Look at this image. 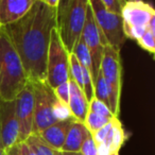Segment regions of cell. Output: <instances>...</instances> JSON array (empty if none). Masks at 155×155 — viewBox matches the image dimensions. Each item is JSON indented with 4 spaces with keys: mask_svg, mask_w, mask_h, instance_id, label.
Returning <instances> with one entry per match:
<instances>
[{
    "mask_svg": "<svg viewBox=\"0 0 155 155\" xmlns=\"http://www.w3.org/2000/svg\"><path fill=\"white\" fill-rule=\"evenodd\" d=\"M69 53L61 39L58 29L54 28L50 35L46 62V83L52 89L68 82L70 78Z\"/></svg>",
    "mask_w": 155,
    "mask_h": 155,
    "instance_id": "3",
    "label": "cell"
},
{
    "mask_svg": "<svg viewBox=\"0 0 155 155\" xmlns=\"http://www.w3.org/2000/svg\"><path fill=\"white\" fill-rule=\"evenodd\" d=\"M20 58L29 82L46 81L50 35L56 28V9L36 0L17 21L2 27Z\"/></svg>",
    "mask_w": 155,
    "mask_h": 155,
    "instance_id": "1",
    "label": "cell"
},
{
    "mask_svg": "<svg viewBox=\"0 0 155 155\" xmlns=\"http://www.w3.org/2000/svg\"><path fill=\"white\" fill-rule=\"evenodd\" d=\"M0 138L5 151L19 142V125L15 110V100L0 99Z\"/></svg>",
    "mask_w": 155,
    "mask_h": 155,
    "instance_id": "11",
    "label": "cell"
},
{
    "mask_svg": "<svg viewBox=\"0 0 155 155\" xmlns=\"http://www.w3.org/2000/svg\"><path fill=\"white\" fill-rule=\"evenodd\" d=\"M112 155H119V152H117V153H113Z\"/></svg>",
    "mask_w": 155,
    "mask_h": 155,
    "instance_id": "33",
    "label": "cell"
},
{
    "mask_svg": "<svg viewBox=\"0 0 155 155\" xmlns=\"http://www.w3.org/2000/svg\"><path fill=\"white\" fill-rule=\"evenodd\" d=\"M15 110L19 125V142L33 134V118H34V94L32 83L27 85L19 91L15 98Z\"/></svg>",
    "mask_w": 155,
    "mask_h": 155,
    "instance_id": "10",
    "label": "cell"
},
{
    "mask_svg": "<svg viewBox=\"0 0 155 155\" xmlns=\"http://www.w3.org/2000/svg\"><path fill=\"white\" fill-rule=\"evenodd\" d=\"M100 71L103 75L108 88L110 110L115 117H118L120 108V96L122 87V66L120 51L106 45L103 49Z\"/></svg>",
    "mask_w": 155,
    "mask_h": 155,
    "instance_id": "4",
    "label": "cell"
},
{
    "mask_svg": "<svg viewBox=\"0 0 155 155\" xmlns=\"http://www.w3.org/2000/svg\"><path fill=\"white\" fill-rule=\"evenodd\" d=\"M71 1H72V0H60V1H58V8H56V24H58V20L62 18L63 14L65 13L67 8L70 5Z\"/></svg>",
    "mask_w": 155,
    "mask_h": 155,
    "instance_id": "26",
    "label": "cell"
},
{
    "mask_svg": "<svg viewBox=\"0 0 155 155\" xmlns=\"http://www.w3.org/2000/svg\"><path fill=\"white\" fill-rule=\"evenodd\" d=\"M94 97L96 99L100 100L106 105H110V96H108V88L107 85L105 83L103 75H102L101 71L99 70L96 79L95 83H94ZM110 107V106H108Z\"/></svg>",
    "mask_w": 155,
    "mask_h": 155,
    "instance_id": "19",
    "label": "cell"
},
{
    "mask_svg": "<svg viewBox=\"0 0 155 155\" xmlns=\"http://www.w3.org/2000/svg\"><path fill=\"white\" fill-rule=\"evenodd\" d=\"M125 139H127V134H125L124 130H123L120 120L118 119V117H116L113 120L112 127H110L107 136L104 139V141L101 142V143H105L106 146L110 147L112 153H117L119 152L120 148L123 146Z\"/></svg>",
    "mask_w": 155,
    "mask_h": 155,
    "instance_id": "16",
    "label": "cell"
},
{
    "mask_svg": "<svg viewBox=\"0 0 155 155\" xmlns=\"http://www.w3.org/2000/svg\"><path fill=\"white\" fill-rule=\"evenodd\" d=\"M39 1L46 3V5H49V7L56 9V8H58V1H60V0H39Z\"/></svg>",
    "mask_w": 155,
    "mask_h": 155,
    "instance_id": "29",
    "label": "cell"
},
{
    "mask_svg": "<svg viewBox=\"0 0 155 155\" xmlns=\"http://www.w3.org/2000/svg\"><path fill=\"white\" fill-rule=\"evenodd\" d=\"M81 37H82L84 44L86 45L89 52V55H91V58L94 84L96 79H97L98 72H99L102 54H103V49L107 44H106L105 38H104L101 31H100V29L98 28L97 24H96L95 18H94L89 5L87 8L86 18H85V22L84 26H83L82 33H81Z\"/></svg>",
    "mask_w": 155,
    "mask_h": 155,
    "instance_id": "9",
    "label": "cell"
},
{
    "mask_svg": "<svg viewBox=\"0 0 155 155\" xmlns=\"http://www.w3.org/2000/svg\"><path fill=\"white\" fill-rule=\"evenodd\" d=\"M125 1L127 0H101V2L108 11L112 13L118 14V15H121V11H122Z\"/></svg>",
    "mask_w": 155,
    "mask_h": 155,
    "instance_id": "24",
    "label": "cell"
},
{
    "mask_svg": "<svg viewBox=\"0 0 155 155\" xmlns=\"http://www.w3.org/2000/svg\"><path fill=\"white\" fill-rule=\"evenodd\" d=\"M36 0H0V27H5L25 16Z\"/></svg>",
    "mask_w": 155,
    "mask_h": 155,
    "instance_id": "12",
    "label": "cell"
},
{
    "mask_svg": "<svg viewBox=\"0 0 155 155\" xmlns=\"http://www.w3.org/2000/svg\"><path fill=\"white\" fill-rule=\"evenodd\" d=\"M91 112L95 113V114H98V115H101L103 117H106V118H114V115L113 113L110 112V107H108L106 104H104L103 102H101L100 100L96 99L95 97L89 101V110Z\"/></svg>",
    "mask_w": 155,
    "mask_h": 155,
    "instance_id": "21",
    "label": "cell"
},
{
    "mask_svg": "<svg viewBox=\"0 0 155 155\" xmlns=\"http://www.w3.org/2000/svg\"><path fill=\"white\" fill-rule=\"evenodd\" d=\"M74 119H68L64 121H58L44 131L39 132L37 135L52 149L56 151L62 150V147L66 139L67 132Z\"/></svg>",
    "mask_w": 155,
    "mask_h": 155,
    "instance_id": "14",
    "label": "cell"
},
{
    "mask_svg": "<svg viewBox=\"0 0 155 155\" xmlns=\"http://www.w3.org/2000/svg\"><path fill=\"white\" fill-rule=\"evenodd\" d=\"M58 155H62V153H61V151H58Z\"/></svg>",
    "mask_w": 155,
    "mask_h": 155,
    "instance_id": "34",
    "label": "cell"
},
{
    "mask_svg": "<svg viewBox=\"0 0 155 155\" xmlns=\"http://www.w3.org/2000/svg\"><path fill=\"white\" fill-rule=\"evenodd\" d=\"M17 146H18V150H19L20 155H36L34 151L30 148V146H29L26 141L18 142Z\"/></svg>",
    "mask_w": 155,
    "mask_h": 155,
    "instance_id": "27",
    "label": "cell"
},
{
    "mask_svg": "<svg viewBox=\"0 0 155 155\" xmlns=\"http://www.w3.org/2000/svg\"><path fill=\"white\" fill-rule=\"evenodd\" d=\"M88 133L89 131L86 129L84 123L73 120L67 132L66 139L61 152H79L83 140Z\"/></svg>",
    "mask_w": 155,
    "mask_h": 155,
    "instance_id": "15",
    "label": "cell"
},
{
    "mask_svg": "<svg viewBox=\"0 0 155 155\" xmlns=\"http://www.w3.org/2000/svg\"><path fill=\"white\" fill-rule=\"evenodd\" d=\"M28 82L19 55L0 27V99L15 100Z\"/></svg>",
    "mask_w": 155,
    "mask_h": 155,
    "instance_id": "2",
    "label": "cell"
},
{
    "mask_svg": "<svg viewBox=\"0 0 155 155\" xmlns=\"http://www.w3.org/2000/svg\"><path fill=\"white\" fill-rule=\"evenodd\" d=\"M112 119L106 118V117H103V116H101V115L95 114V113L88 110V113H87L86 117H85V120L83 123H84V125L86 127V129L89 131V133L94 134V133H96L98 130L103 127L105 124H107Z\"/></svg>",
    "mask_w": 155,
    "mask_h": 155,
    "instance_id": "18",
    "label": "cell"
},
{
    "mask_svg": "<svg viewBox=\"0 0 155 155\" xmlns=\"http://www.w3.org/2000/svg\"><path fill=\"white\" fill-rule=\"evenodd\" d=\"M26 142L36 155H58V151L48 146L37 134H31L26 139Z\"/></svg>",
    "mask_w": 155,
    "mask_h": 155,
    "instance_id": "17",
    "label": "cell"
},
{
    "mask_svg": "<svg viewBox=\"0 0 155 155\" xmlns=\"http://www.w3.org/2000/svg\"><path fill=\"white\" fill-rule=\"evenodd\" d=\"M34 94V118L33 134H38L53 123L58 122L53 114V107L58 98L49 85L44 82H31Z\"/></svg>",
    "mask_w": 155,
    "mask_h": 155,
    "instance_id": "8",
    "label": "cell"
},
{
    "mask_svg": "<svg viewBox=\"0 0 155 155\" xmlns=\"http://www.w3.org/2000/svg\"><path fill=\"white\" fill-rule=\"evenodd\" d=\"M121 17L125 37L137 41L148 30L149 22L155 17V11L152 5L142 0H127Z\"/></svg>",
    "mask_w": 155,
    "mask_h": 155,
    "instance_id": "7",
    "label": "cell"
},
{
    "mask_svg": "<svg viewBox=\"0 0 155 155\" xmlns=\"http://www.w3.org/2000/svg\"><path fill=\"white\" fill-rule=\"evenodd\" d=\"M88 3L96 24L105 38L106 44L120 51L127 38L123 32L121 15L108 11L101 0H88Z\"/></svg>",
    "mask_w": 155,
    "mask_h": 155,
    "instance_id": "6",
    "label": "cell"
},
{
    "mask_svg": "<svg viewBox=\"0 0 155 155\" xmlns=\"http://www.w3.org/2000/svg\"><path fill=\"white\" fill-rule=\"evenodd\" d=\"M112 151L108 146L105 143H99L97 144V155H112Z\"/></svg>",
    "mask_w": 155,
    "mask_h": 155,
    "instance_id": "28",
    "label": "cell"
},
{
    "mask_svg": "<svg viewBox=\"0 0 155 155\" xmlns=\"http://www.w3.org/2000/svg\"><path fill=\"white\" fill-rule=\"evenodd\" d=\"M53 91H54L55 97L58 98L60 101H62L63 103L68 104V100H69V83L68 82L64 83V84H61L60 86H58L55 89H53Z\"/></svg>",
    "mask_w": 155,
    "mask_h": 155,
    "instance_id": "25",
    "label": "cell"
},
{
    "mask_svg": "<svg viewBox=\"0 0 155 155\" xmlns=\"http://www.w3.org/2000/svg\"><path fill=\"white\" fill-rule=\"evenodd\" d=\"M62 155H83L81 152H61Z\"/></svg>",
    "mask_w": 155,
    "mask_h": 155,
    "instance_id": "32",
    "label": "cell"
},
{
    "mask_svg": "<svg viewBox=\"0 0 155 155\" xmlns=\"http://www.w3.org/2000/svg\"><path fill=\"white\" fill-rule=\"evenodd\" d=\"M79 152H81L83 155H97V144L91 133L87 134L85 139L83 140Z\"/></svg>",
    "mask_w": 155,
    "mask_h": 155,
    "instance_id": "23",
    "label": "cell"
},
{
    "mask_svg": "<svg viewBox=\"0 0 155 155\" xmlns=\"http://www.w3.org/2000/svg\"><path fill=\"white\" fill-rule=\"evenodd\" d=\"M69 100L68 107L71 116L75 121L84 122L89 110V101L87 100L83 89L72 79L69 78Z\"/></svg>",
    "mask_w": 155,
    "mask_h": 155,
    "instance_id": "13",
    "label": "cell"
},
{
    "mask_svg": "<svg viewBox=\"0 0 155 155\" xmlns=\"http://www.w3.org/2000/svg\"><path fill=\"white\" fill-rule=\"evenodd\" d=\"M0 155H7V151H5V147H3L1 138H0Z\"/></svg>",
    "mask_w": 155,
    "mask_h": 155,
    "instance_id": "31",
    "label": "cell"
},
{
    "mask_svg": "<svg viewBox=\"0 0 155 155\" xmlns=\"http://www.w3.org/2000/svg\"><path fill=\"white\" fill-rule=\"evenodd\" d=\"M7 155H20L19 150H18V146H17V143H16L14 147H12V148L10 149L9 151H8Z\"/></svg>",
    "mask_w": 155,
    "mask_h": 155,
    "instance_id": "30",
    "label": "cell"
},
{
    "mask_svg": "<svg viewBox=\"0 0 155 155\" xmlns=\"http://www.w3.org/2000/svg\"><path fill=\"white\" fill-rule=\"evenodd\" d=\"M88 5V0H72L56 24L60 37L68 52L72 51L74 44L80 38Z\"/></svg>",
    "mask_w": 155,
    "mask_h": 155,
    "instance_id": "5",
    "label": "cell"
},
{
    "mask_svg": "<svg viewBox=\"0 0 155 155\" xmlns=\"http://www.w3.org/2000/svg\"><path fill=\"white\" fill-rule=\"evenodd\" d=\"M53 114L56 121H64V120H68V119H73L72 116H71L70 110L68 107V104L63 103L58 99H56L55 104H54Z\"/></svg>",
    "mask_w": 155,
    "mask_h": 155,
    "instance_id": "22",
    "label": "cell"
},
{
    "mask_svg": "<svg viewBox=\"0 0 155 155\" xmlns=\"http://www.w3.org/2000/svg\"><path fill=\"white\" fill-rule=\"evenodd\" d=\"M138 45L146 51L154 54L155 52V32L151 30H147L136 41Z\"/></svg>",
    "mask_w": 155,
    "mask_h": 155,
    "instance_id": "20",
    "label": "cell"
}]
</instances>
